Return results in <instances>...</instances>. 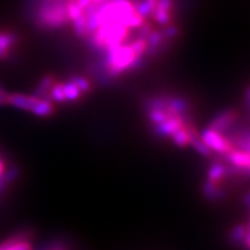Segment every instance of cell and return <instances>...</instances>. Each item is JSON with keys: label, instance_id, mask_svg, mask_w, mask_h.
Here are the masks:
<instances>
[{"label": "cell", "instance_id": "cell-1", "mask_svg": "<svg viewBox=\"0 0 250 250\" xmlns=\"http://www.w3.org/2000/svg\"><path fill=\"white\" fill-rule=\"evenodd\" d=\"M143 58L133 51L130 43H124L109 50L107 51V57L103 61L102 74H100V79L101 81H110L125 72L136 70L143 62Z\"/></svg>", "mask_w": 250, "mask_h": 250}, {"label": "cell", "instance_id": "cell-2", "mask_svg": "<svg viewBox=\"0 0 250 250\" xmlns=\"http://www.w3.org/2000/svg\"><path fill=\"white\" fill-rule=\"evenodd\" d=\"M130 35V29L121 23H104L89 34V44L100 51H109L124 44Z\"/></svg>", "mask_w": 250, "mask_h": 250}, {"label": "cell", "instance_id": "cell-3", "mask_svg": "<svg viewBox=\"0 0 250 250\" xmlns=\"http://www.w3.org/2000/svg\"><path fill=\"white\" fill-rule=\"evenodd\" d=\"M68 22L66 5L59 0L44 2L37 13V23L45 29H58Z\"/></svg>", "mask_w": 250, "mask_h": 250}, {"label": "cell", "instance_id": "cell-4", "mask_svg": "<svg viewBox=\"0 0 250 250\" xmlns=\"http://www.w3.org/2000/svg\"><path fill=\"white\" fill-rule=\"evenodd\" d=\"M199 136H201L205 145L211 149V152L217 153V154L221 156L226 155L227 153L234 149L233 145L225 134L217 132V131L212 130L210 127L205 129Z\"/></svg>", "mask_w": 250, "mask_h": 250}, {"label": "cell", "instance_id": "cell-5", "mask_svg": "<svg viewBox=\"0 0 250 250\" xmlns=\"http://www.w3.org/2000/svg\"><path fill=\"white\" fill-rule=\"evenodd\" d=\"M240 112L236 109H226V110L219 112L211 121L208 127L225 134L228 130H230L236 123H239Z\"/></svg>", "mask_w": 250, "mask_h": 250}, {"label": "cell", "instance_id": "cell-6", "mask_svg": "<svg viewBox=\"0 0 250 250\" xmlns=\"http://www.w3.org/2000/svg\"><path fill=\"white\" fill-rule=\"evenodd\" d=\"M188 122H192V116H174L168 118L162 123L152 126L153 132L156 137L166 138V137H171V134L176 132L180 127L186 125Z\"/></svg>", "mask_w": 250, "mask_h": 250}, {"label": "cell", "instance_id": "cell-7", "mask_svg": "<svg viewBox=\"0 0 250 250\" xmlns=\"http://www.w3.org/2000/svg\"><path fill=\"white\" fill-rule=\"evenodd\" d=\"M175 0H158L155 8L153 9L151 17L155 22L161 26H168L173 18V9Z\"/></svg>", "mask_w": 250, "mask_h": 250}, {"label": "cell", "instance_id": "cell-8", "mask_svg": "<svg viewBox=\"0 0 250 250\" xmlns=\"http://www.w3.org/2000/svg\"><path fill=\"white\" fill-rule=\"evenodd\" d=\"M224 160L227 162L230 167L235 168L236 170H239L240 173H245L246 175L248 174L249 168H250V158H249V152L241 151V149L234 148L229 153H227L226 155L223 156Z\"/></svg>", "mask_w": 250, "mask_h": 250}, {"label": "cell", "instance_id": "cell-9", "mask_svg": "<svg viewBox=\"0 0 250 250\" xmlns=\"http://www.w3.org/2000/svg\"><path fill=\"white\" fill-rule=\"evenodd\" d=\"M33 243H31L30 236L27 233H20L17 235L9 237L8 240L0 243V250H31Z\"/></svg>", "mask_w": 250, "mask_h": 250}, {"label": "cell", "instance_id": "cell-10", "mask_svg": "<svg viewBox=\"0 0 250 250\" xmlns=\"http://www.w3.org/2000/svg\"><path fill=\"white\" fill-rule=\"evenodd\" d=\"M39 98L35 95H24V94L14 93L8 94V104L13 107L21 109V110L31 111V109L35 107V104L39 102Z\"/></svg>", "mask_w": 250, "mask_h": 250}, {"label": "cell", "instance_id": "cell-11", "mask_svg": "<svg viewBox=\"0 0 250 250\" xmlns=\"http://www.w3.org/2000/svg\"><path fill=\"white\" fill-rule=\"evenodd\" d=\"M230 241L236 246L245 245L246 250L249 249V226L248 224H237L230 230Z\"/></svg>", "mask_w": 250, "mask_h": 250}, {"label": "cell", "instance_id": "cell-12", "mask_svg": "<svg viewBox=\"0 0 250 250\" xmlns=\"http://www.w3.org/2000/svg\"><path fill=\"white\" fill-rule=\"evenodd\" d=\"M19 37L12 31H2L0 33V59H5L9 56V52L18 43Z\"/></svg>", "mask_w": 250, "mask_h": 250}, {"label": "cell", "instance_id": "cell-13", "mask_svg": "<svg viewBox=\"0 0 250 250\" xmlns=\"http://www.w3.org/2000/svg\"><path fill=\"white\" fill-rule=\"evenodd\" d=\"M203 193H204L205 198L210 202L221 201L224 196L226 195L223 184L213 183L210 181H205L204 186H203Z\"/></svg>", "mask_w": 250, "mask_h": 250}, {"label": "cell", "instance_id": "cell-14", "mask_svg": "<svg viewBox=\"0 0 250 250\" xmlns=\"http://www.w3.org/2000/svg\"><path fill=\"white\" fill-rule=\"evenodd\" d=\"M193 124L192 122H188L186 125H183L182 127H180L176 132L171 134L170 139L177 147L184 148L187 146H189L190 143V125Z\"/></svg>", "mask_w": 250, "mask_h": 250}, {"label": "cell", "instance_id": "cell-15", "mask_svg": "<svg viewBox=\"0 0 250 250\" xmlns=\"http://www.w3.org/2000/svg\"><path fill=\"white\" fill-rule=\"evenodd\" d=\"M30 112H33L37 117H50L55 112L54 103H52V101L49 98L40 99L39 102L36 103L35 107L31 109Z\"/></svg>", "mask_w": 250, "mask_h": 250}, {"label": "cell", "instance_id": "cell-16", "mask_svg": "<svg viewBox=\"0 0 250 250\" xmlns=\"http://www.w3.org/2000/svg\"><path fill=\"white\" fill-rule=\"evenodd\" d=\"M56 83V78L52 74H46L40 80V83H37V87L34 92V95L37 96L39 99H44L49 98V93L51 87L54 86Z\"/></svg>", "mask_w": 250, "mask_h": 250}, {"label": "cell", "instance_id": "cell-17", "mask_svg": "<svg viewBox=\"0 0 250 250\" xmlns=\"http://www.w3.org/2000/svg\"><path fill=\"white\" fill-rule=\"evenodd\" d=\"M65 5H66L68 20H70L71 22H73L77 19H79L85 14V9L81 8V6L78 4V0H67V1L65 2Z\"/></svg>", "mask_w": 250, "mask_h": 250}, {"label": "cell", "instance_id": "cell-18", "mask_svg": "<svg viewBox=\"0 0 250 250\" xmlns=\"http://www.w3.org/2000/svg\"><path fill=\"white\" fill-rule=\"evenodd\" d=\"M64 94L66 102H76L77 100L80 99L83 93L71 80H68L66 83H64Z\"/></svg>", "mask_w": 250, "mask_h": 250}, {"label": "cell", "instance_id": "cell-19", "mask_svg": "<svg viewBox=\"0 0 250 250\" xmlns=\"http://www.w3.org/2000/svg\"><path fill=\"white\" fill-rule=\"evenodd\" d=\"M49 99L51 100V101H55L57 103L66 102L64 94V83H57V81H56L54 86L50 89Z\"/></svg>", "mask_w": 250, "mask_h": 250}, {"label": "cell", "instance_id": "cell-20", "mask_svg": "<svg viewBox=\"0 0 250 250\" xmlns=\"http://www.w3.org/2000/svg\"><path fill=\"white\" fill-rule=\"evenodd\" d=\"M70 80L78 87V88H79L81 93H88L90 92V89H92V83H90L86 78L81 76H73Z\"/></svg>", "mask_w": 250, "mask_h": 250}, {"label": "cell", "instance_id": "cell-21", "mask_svg": "<svg viewBox=\"0 0 250 250\" xmlns=\"http://www.w3.org/2000/svg\"><path fill=\"white\" fill-rule=\"evenodd\" d=\"M73 28L76 34L79 37H85L87 35V31H86V26H87V17L86 13L80 17L79 19H77L76 21H73Z\"/></svg>", "mask_w": 250, "mask_h": 250}, {"label": "cell", "instance_id": "cell-22", "mask_svg": "<svg viewBox=\"0 0 250 250\" xmlns=\"http://www.w3.org/2000/svg\"><path fill=\"white\" fill-rule=\"evenodd\" d=\"M162 35H164L165 40H170V39H175L177 35H179V28L175 26H169L168 24L167 27L165 28L164 30L161 31Z\"/></svg>", "mask_w": 250, "mask_h": 250}, {"label": "cell", "instance_id": "cell-23", "mask_svg": "<svg viewBox=\"0 0 250 250\" xmlns=\"http://www.w3.org/2000/svg\"><path fill=\"white\" fill-rule=\"evenodd\" d=\"M104 1H105V0H93V2H92V4H90L89 7L86 9V11H85V13H86V14H88V13H90V12L95 11V9L98 8L99 6L101 5L102 2H104Z\"/></svg>", "mask_w": 250, "mask_h": 250}, {"label": "cell", "instance_id": "cell-24", "mask_svg": "<svg viewBox=\"0 0 250 250\" xmlns=\"http://www.w3.org/2000/svg\"><path fill=\"white\" fill-rule=\"evenodd\" d=\"M92 2H93V0H78V4L81 6V8L85 9V11L89 7Z\"/></svg>", "mask_w": 250, "mask_h": 250}, {"label": "cell", "instance_id": "cell-25", "mask_svg": "<svg viewBox=\"0 0 250 250\" xmlns=\"http://www.w3.org/2000/svg\"><path fill=\"white\" fill-rule=\"evenodd\" d=\"M144 1L146 2V5H147V7H148V9H149V13L152 14L153 9L155 8L156 2H158V0H144Z\"/></svg>", "mask_w": 250, "mask_h": 250}, {"label": "cell", "instance_id": "cell-26", "mask_svg": "<svg viewBox=\"0 0 250 250\" xmlns=\"http://www.w3.org/2000/svg\"><path fill=\"white\" fill-rule=\"evenodd\" d=\"M6 170H7V169H6V164H5L4 159L0 156V177H1L2 175L6 173Z\"/></svg>", "mask_w": 250, "mask_h": 250}]
</instances>
